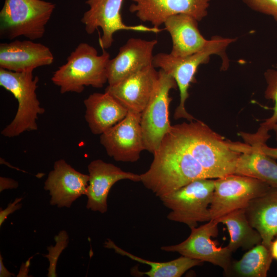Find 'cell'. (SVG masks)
Here are the masks:
<instances>
[{"label":"cell","mask_w":277,"mask_h":277,"mask_svg":"<svg viewBox=\"0 0 277 277\" xmlns=\"http://www.w3.org/2000/svg\"><path fill=\"white\" fill-rule=\"evenodd\" d=\"M216 220L226 226L230 235L227 246L232 252L240 248L248 250L262 243L261 235L250 225L245 209L231 211Z\"/></svg>","instance_id":"cell-23"},{"label":"cell","mask_w":277,"mask_h":277,"mask_svg":"<svg viewBox=\"0 0 277 277\" xmlns=\"http://www.w3.org/2000/svg\"><path fill=\"white\" fill-rule=\"evenodd\" d=\"M124 0H86L89 7L83 14L81 22L88 34L93 33L98 28L103 34L99 39L102 49L111 47L115 32L121 30L158 33L160 28L148 27L144 25H127L122 20L121 9Z\"/></svg>","instance_id":"cell-10"},{"label":"cell","mask_w":277,"mask_h":277,"mask_svg":"<svg viewBox=\"0 0 277 277\" xmlns=\"http://www.w3.org/2000/svg\"><path fill=\"white\" fill-rule=\"evenodd\" d=\"M245 211L250 225L261 235L262 243L270 249L271 243L277 236V187H271L251 200Z\"/></svg>","instance_id":"cell-21"},{"label":"cell","mask_w":277,"mask_h":277,"mask_svg":"<svg viewBox=\"0 0 277 277\" xmlns=\"http://www.w3.org/2000/svg\"><path fill=\"white\" fill-rule=\"evenodd\" d=\"M213 179L195 180L160 199L171 211L168 220L196 227L199 222L211 220L209 210L214 189Z\"/></svg>","instance_id":"cell-7"},{"label":"cell","mask_w":277,"mask_h":277,"mask_svg":"<svg viewBox=\"0 0 277 277\" xmlns=\"http://www.w3.org/2000/svg\"><path fill=\"white\" fill-rule=\"evenodd\" d=\"M251 145L256 146L260 151L270 157L274 159H277V148L270 147L268 146L266 143L262 144H254Z\"/></svg>","instance_id":"cell-31"},{"label":"cell","mask_w":277,"mask_h":277,"mask_svg":"<svg viewBox=\"0 0 277 277\" xmlns=\"http://www.w3.org/2000/svg\"><path fill=\"white\" fill-rule=\"evenodd\" d=\"M54 240L55 241V245L48 247V253L44 255V256L48 259L49 262L47 273L48 277L57 276L56 273L57 261L61 253L68 245V234L66 231L62 230L55 236Z\"/></svg>","instance_id":"cell-27"},{"label":"cell","mask_w":277,"mask_h":277,"mask_svg":"<svg viewBox=\"0 0 277 277\" xmlns=\"http://www.w3.org/2000/svg\"><path fill=\"white\" fill-rule=\"evenodd\" d=\"M155 39L130 38L121 46L107 66L108 85H113L132 74L152 65Z\"/></svg>","instance_id":"cell-17"},{"label":"cell","mask_w":277,"mask_h":277,"mask_svg":"<svg viewBox=\"0 0 277 277\" xmlns=\"http://www.w3.org/2000/svg\"><path fill=\"white\" fill-rule=\"evenodd\" d=\"M193 121L171 126L168 132L201 164L211 179L235 173L241 153L238 142L226 140L204 122Z\"/></svg>","instance_id":"cell-1"},{"label":"cell","mask_w":277,"mask_h":277,"mask_svg":"<svg viewBox=\"0 0 277 277\" xmlns=\"http://www.w3.org/2000/svg\"><path fill=\"white\" fill-rule=\"evenodd\" d=\"M23 198H16L14 201L10 203L7 207L4 210H1L0 211V225L4 223L7 217L10 214L14 212L16 210L19 209L22 204L20 203Z\"/></svg>","instance_id":"cell-29"},{"label":"cell","mask_w":277,"mask_h":277,"mask_svg":"<svg viewBox=\"0 0 277 277\" xmlns=\"http://www.w3.org/2000/svg\"><path fill=\"white\" fill-rule=\"evenodd\" d=\"M267 83L265 97L274 102L273 112L272 115L261 123L254 133H250L251 138L256 141L267 142L270 137L269 131L272 130L277 123V70L268 69L264 73Z\"/></svg>","instance_id":"cell-26"},{"label":"cell","mask_w":277,"mask_h":277,"mask_svg":"<svg viewBox=\"0 0 277 277\" xmlns=\"http://www.w3.org/2000/svg\"><path fill=\"white\" fill-rule=\"evenodd\" d=\"M18 182L14 180L3 176L0 177L1 192L5 189H16L18 187Z\"/></svg>","instance_id":"cell-30"},{"label":"cell","mask_w":277,"mask_h":277,"mask_svg":"<svg viewBox=\"0 0 277 277\" xmlns=\"http://www.w3.org/2000/svg\"><path fill=\"white\" fill-rule=\"evenodd\" d=\"M54 60L50 49L32 40H15L0 44V68L13 72L32 71L50 65Z\"/></svg>","instance_id":"cell-18"},{"label":"cell","mask_w":277,"mask_h":277,"mask_svg":"<svg viewBox=\"0 0 277 277\" xmlns=\"http://www.w3.org/2000/svg\"><path fill=\"white\" fill-rule=\"evenodd\" d=\"M88 183V174L76 170L61 159L54 163L44 188L49 192L50 205L69 208L76 199L85 195Z\"/></svg>","instance_id":"cell-14"},{"label":"cell","mask_w":277,"mask_h":277,"mask_svg":"<svg viewBox=\"0 0 277 277\" xmlns=\"http://www.w3.org/2000/svg\"><path fill=\"white\" fill-rule=\"evenodd\" d=\"M271 187L256 178L235 173L217 178L209 207L211 219L245 209L251 200L264 194Z\"/></svg>","instance_id":"cell-9"},{"label":"cell","mask_w":277,"mask_h":277,"mask_svg":"<svg viewBox=\"0 0 277 277\" xmlns=\"http://www.w3.org/2000/svg\"><path fill=\"white\" fill-rule=\"evenodd\" d=\"M249 7L273 17L277 22V0H243Z\"/></svg>","instance_id":"cell-28"},{"label":"cell","mask_w":277,"mask_h":277,"mask_svg":"<svg viewBox=\"0 0 277 277\" xmlns=\"http://www.w3.org/2000/svg\"><path fill=\"white\" fill-rule=\"evenodd\" d=\"M272 259L270 249L260 243L249 249L240 260L232 261L225 274L229 276L266 277Z\"/></svg>","instance_id":"cell-24"},{"label":"cell","mask_w":277,"mask_h":277,"mask_svg":"<svg viewBox=\"0 0 277 277\" xmlns=\"http://www.w3.org/2000/svg\"><path fill=\"white\" fill-rule=\"evenodd\" d=\"M235 173L256 178L277 187V163L255 146L241 143Z\"/></svg>","instance_id":"cell-22"},{"label":"cell","mask_w":277,"mask_h":277,"mask_svg":"<svg viewBox=\"0 0 277 277\" xmlns=\"http://www.w3.org/2000/svg\"><path fill=\"white\" fill-rule=\"evenodd\" d=\"M55 8L53 3L43 0H5L0 11L1 37L42 38Z\"/></svg>","instance_id":"cell-6"},{"label":"cell","mask_w":277,"mask_h":277,"mask_svg":"<svg viewBox=\"0 0 277 277\" xmlns=\"http://www.w3.org/2000/svg\"><path fill=\"white\" fill-rule=\"evenodd\" d=\"M129 10L142 22L159 28L170 17L186 14L200 21L207 15L209 0H131Z\"/></svg>","instance_id":"cell-13"},{"label":"cell","mask_w":277,"mask_h":277,"mask_svg":"<svg viewBox=\"0 0 277 277\" xmlns=\"http://www.w3.org/2000/svg\"><path fill=\"white\" fill-rule=\"evenodd\" d=\"M219 224L217 220H211L203 225L191 228L190 234L183 242L174 245L162 246L161 249L210 263L221 267L226 272L232 262V252L227 246L218 247L211 240V237L217 235Z\"/></svg>","instance_id":"cell-11"},{"label":"cell","mask_w":277,"mask_h":277,"mask_svg":"<svg viewBox=\"0 0 277 277\" xmlns=\"http://www.w3.org/2000/svg\"><path fill=\"white\" fill-rule=\"evenodd\" d=\"M38 78L33 71L13 72L0 68V85L17 100L18 107L11 122L1 131L7 137L37 129L38 115L45 112L37 99L36 90Z\"/></svg>","instance_id":"cell-5"},{"label":"cell","mask_w":277,"mask_h":277,"mask_svg":"<svg viewBox=\"0 0 277 277\" xmlns=\"http://www.w3.org/2000/svg\"><path fill=\"white\" fill-rule=\"evenodd\" d=\"M141 182L160 199L200 179H211L194 157L168 132Z\"/></svg>","instance_id":"cell-2"},{"label":"cell","mask_w":277,"mask_h":277,"mask_svg":"<svg viewBox=\"0 0 277 277\" xmlns=\"http://www.w3.org/2000/svg\"><path fill=\"white\" fill-rule=\"evenodd\" d=\"M234 38L216 36L200 51L184 57H176L170 53H159L154 55L152 65L172 76L180 91V104L174 113V118H186L188 121L196 120L185 108L189 97L188 89L195 82V75L199 66L208 62L212 54L222 55L225 49Z\"/></svg>","instance_id":"cell-4"},{"label":"cell","mask_w":277,"mask_h":277,"mask_svg":"<svg viewBox=\"0 0 277 277\" xmlns=\"http://www.w3.org/2000/svg\"><path fill=\"white\" fill-rule=\"evenodd\" d=\"M177 87L174 78L160 69L157 82L150 100L141 113V127L145 150L153 153L169 131V92Z\"/></svg>","instance_id":"cell-8"},{"label":"cell","mask_w":277,"mask_h":277,"mask_svg":"<svg viewBox=\"0 0 277 277\" xmlns=\"http://www.w3.org/2000/svg\"><path fill=\"white\" fill-rule=\"evenodd\" d=\"M141 113L128 111L122 121L100 135V143L116 161L135 162L145 150Z\"/></svg>","instance_id":"cell-12"},{"label":"cell","mask_w":277,"mask_h":277,"mask_svg":"<svg viewBox=\"0 0 277 277\" xmlns=\"http://www.w3.org/2000/svg\"><path fill=\"white\" fill-rule=\"evenodd\" d=\"M270 251L272 258L277 260V239L271 243Z\"/></svg>","instance_id":"cell-33"},{"label":"cell","mask_w":277,"mask_h":277,"mask_svg":"<svg viewBox=\"0 0 277 277\" xmlns=\"http://www.w3.org/2000/svg\"><path fill=\"white\" fill-rule=\"evenodd\" d=\"M89 183L85 195L86 207L93 211L104 213L107 210V197L110 189L117 182L128 180L141 181L140 174L122 170L114 165L97 159L88 165Z\"/></svg>","instance_id":"cell-15"},{"label":"cell","mask_w":277,"mask_h":277,"mask_svg":"<svg viewBox=\"0 0 277 277\" xmlns=\"http://www.w3.org/2000/svg\"><path fill=\"white\" fill-rule=\"evenodd\" d=\"M110 57L105 49L100 55L94 47L86 43H80L71 52L66 63L54 72L51 81L60 87L62 94L81 93L86 86L102 88L108 82Z\"/></svg>","instance_id":"cell-3"},{"label":"cell","mask_w":277,"mask_h":277,"mask_svg":"<svg viewBox=\"0 0 277 277\" xmlns=\"http://www.w3.org/2000/svg\"><path fill=\"white\" fill-rule=\"evenodd\" d=\"M85 118L91 132L101 135L122 121L128 111L107 92L93 93L84 101Z\"/></svg>","instance_id":"cell-20"},{"label":"cell","mask_w":277,"mask_h":277,"mask_svg":"<svg viewBox=\"0 0 277 277\" xmlns=\"http://www.w3.org/2000/svg\"><path fill=\"white\" fill-rule=\"evenodd\" d=\"M198 21L191 15L179 14L169 17L164 23L165 29L172 42L170 54L184 57L204 48L210 39L204 37L198 27Z\"/></svg>","instance_id":"cell-19"},{"label":"cell","mask_w":277,"mask_h":277,"mask_svg":"<svg viewBox=\"0 0 277 277\" xmlns=\"http://www.w3.org/2000/svg\"><path fill=\"white\" fill-rule=\"evenodd\" d=\"M272 130L274 131L275 134V138L277 140V123L273 126Z\"/></svg>","instance_id":"cell-34"},{"label":"cell","mask_w":277,"mask_h":277,"mask_svg":"<svg viewBox=\"0 0 277 277\" xmlns=\"http://www.w3.org/2000/svg\"><path fill=\"white\" fill-rule=\"evenodd\" d=\"M158 76L159 71L150 65L116 84L108 85L105 92L115 98L128 111L142 113L150 100Z\"/></svg>","instance_id":"cell-16"},{"label":"cell","mask_w":277,"mask_h":277,"mask_svg":"<svg viewBox=\"0 0 277 277\" xmlns=\"http://www.w3.org/2000/svg\"><path fill=\"white\" fill-rule=\"evenodd\" d=\"M0 276H11L13 274L10 272L5 267L3 262V258L1 255H0Z\"/></svg>","instance_id":"cell-32"},{"label":"cell","mask_w":277,"mask_h":277,"mask_svg":"<svg viewBox=\"0 0 277 277\" xmlns=\"http://www.w3.org/2000/svg\"><path fill=\"white\" fill-rule=\"evenodd\" d=\"M106 248L112 249L123 256L150 267V269L142 273L149 277H180L190 268L201 265L203 262L182 255L175 260L166 262H156L134 255L116 245L110 239L105 243Z\"/></svg>","instance_id":"cell-25"}]
</instances>
